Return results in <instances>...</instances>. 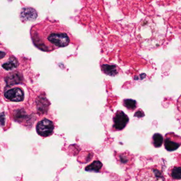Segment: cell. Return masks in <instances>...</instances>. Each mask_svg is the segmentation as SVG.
I'll list each match as a JSON object with an SVG mask.
<instances>
[{"label": "cell", "instance_id": "6da1fadb", "mask_svg": "<svg viewBox=\"0 0 181 181\" xmlns=\"http://www.w3.org/2000/svg\"><path fill=\"white\" fill-rule=\"evenodd\" d=\"M30 32L34 45L48 52L67 46L72 39L69 28L56 21H43L32 27Z\"/></svg>", "mask_w": 181, "mask_h": 181}, {"label": "cell", "instance_id": "7a4b0ae2", "mask_svg": "<svg viewBox=\"0 0 181 181\" xmlns=\"http://www.w3.org/2000/svg\"><path fill=\"white\" fill-rule=\"evenodd\" d=\"M136 177L138 181H165L162 172L154 166L140 170Z\"/></svg>", "mask_w": 181, "mask_h": 181}, {"label": "cell", "instance_id": "3957f363", "mask_svg": "<svg viewBox=\"0 0 181 181\" xmlns=\"http://www.w3.org/2000/svg\"><path fill=\"white\" fill-rule=\"evenodd\" d=\"M181 146V137L174 133H170L165 135L164 147L167 151H174Z\"/></svg>", "mask_w": 181, "mask_h": 181}, {"label": "cell", "instance_id": "277c9868", "mask_svg": "<svg viewBox=\"0 0 181 181\" xmlns=\"http://www.w3.org/2000/svg\"><path fill=\"white\" fill-rule=\"evenodd\" d=\"M54 125L51 120L44 119L38 123L36 129L39 135L43 137L50 136L54 132Z\"/></svg>", "mask_w": 181, "mask_h": 181}, {"label": "cell", "instance_id": "5b68a950", "mask_svg": "<svg viewBox=\"0 0 181 181\" xmlns=\"http://www.w3.org/2000/svg\"><path fill=\"white\" fill-rule=\"evenodd\" d=\"M113 129L114 131L123 130L129 122V118L122 111H117L113 117Z\"/></svg>", "mask_w": 181, "mask_h": 181}, {"label": "cell", "instance_id": "8992f818", "mask_svg": "<svg viewBox=\"0 0 181 181\" xmlns=\"http://www.w3.org/2000/svg\"><path fill=\"white\" fill-rule=\"evenodd\" d=\"M37 12L35 9L30 7H26L21 10L20 13V18L22 21H33L37 19Z\"/></svg>", "mask_w": 181, "mask_h": 181}, {"label": "cell", "instance_id": "52a82bcc", "mask_svg": "<svg viewBox=\"0 0 181 181\" xmlns=\"http://www.w3.org/2000/svg\"><path fill=\"white\" fill-rule=\"evenodd\" d=\"M6 99L13 102H21L24 99V93L20 88H14L8 90L4 94Z\"/></svg>", "mask_w": 181, "mask_h": 181}, {"label": "cell", "instance_id": "ba28073f", "mask_svg": "<svg viewBox=\"0 0 181 181\" xmlns=\"http://www.w3.org/2000/svg\"><path fill=\"white\" fill-rule=\"evenodd\" d=\"M101 67L103 73L112 76L117 75L119 71V68L117 66L108 63L101 64Z\"/></svg>", "mask_w": 181, "mask_h": 181}, {"label": "cell", "instance_id": "9c48e42d", "mask_svg": "<svg viewBox=\"0 0 181 181\" xmlns=\"http://www.w3.org/2000/svg\"><path fill=\"white\" fill-rule=\"evenodd\" d=\"M116 158L118 164L125 167L131 164L133 162V157L129 156V154H119Z\"/></svg>", "mask_w": 181, "mask_h": 181}, {"label": "cell", "instance_id": "30bf717a", "mask_svg": "<svg viewBox=\"0 0 181 181\" xmlns=\"http://www.w3.org/2000/svg\"><path fill=\"white\" fill-rule=\"evenodd\" d=\"M6 83L9 85L18 84L21 82V77L19 73H10L6 80Z\"/></svg>", "mask_w": 181, "mask_h": 181}, {"label": "cell", "instance_id": "8fae6325", "mask_svg": "<svg viewBox=\"0 0 181 181\" xmlns=\"http://www.w3.org/2000/svg\"><path fill=\"white\" fill-rule=\"evenodd\" d=\"M103 165L100 161H94L91 164L85 167V170L89 172H99L102 167Z\"/></svg>", "mask_w": 181, "mask_h": 181}, {"label": "cell", "instance_id": "7c38bea8", "mask_svg": "<svg viewBox=\"0 0 181 181\" xmlns=\"http://www.w3.org/2000/svg\"><path fill=\"white\" fill-rule=\"evenodd\" d=\"M18 66V62L17 60L14 57H11L9 58L8 62L6 63L3 64L2 67L4 68V69L9 71L14 69Z\"/></svg>", "mask_w": 181, "mask_h": 181}, {"label": "cell", "instance_id": "4fadbf2b", "mask_svg": "<svg viewBox=\"0 0 181 181\" xmlns=\"http://www.w3.org/2000/svg\"><path fill=\"white\" fill-rule=\"evenodd\" d=\"M170 174L173 179H181V167L174 166L172 167L170 170Z\"/></svg>", "mask_w": 181, "mask_h": 181}, {"label": "cell", "instance_id": "5bb4252c", "mask_svg": "<svg viewBox=\"0 0 181 181\" xmlns=\"http://www.w3.org/2000/svg\"><path fill=\"white\" fill-rule=\"evenodd\" d=\"M123 105L128 110L133 111L136 108L137 102L132 99H125L123 101Z\"/></svg>", "mask_w": 181, "mask_h": 181}, {"label": "cell", "instance_id": "9a60e30c", "mask_svg": "<svg viewBox=\"0 0 181 181\" xmlns=\"http://www.w3.org/2000/svg\"><path fill=\"white\" fill-rule=\"evenodd\" d=\"M163 142V137L159 134H155L153 137L152 144L156 148L160 147Z\"/></svg>", "mask_w": 181, "mask_h": 181}, {"label": "cell", "instance_id": "2e32d148", "mask_svg": "<svg viewBox=\"0 0 181 181\" xmlns=\"http://www.w3.org/2000/svg\"><path fill=\"white\" fill-rule=\"evenodd\" d=\"M26 113L24 111H23L22 110H17L14 113V118L15 119L17 120V121L21 120H23V118H24V117L26 116Z\"/></svg>", "mask_w": 181, "mask_h": 181}, {"label": "cell", "instance_id": "e0dca14e", "mask_svg": "<svg viewBox=\"0 0 181 181\" xmlns=\"http://www.w3.org/2000/svg\"><path fill=\"white\" fill-rule=\"evenodd\" d=\"M5 120H6V117L4 113H2L0 115V125L3 126L5 124Z\"/></svg>", "mask_w": 181, "mask_h": 181}, {"label": "cell", "instance_id": "ac0fdd59", "mask_svg": "<svg viewBox=\"0 0 181 181\" xmlns=\"http://www.w3.org/2000/svg\"><path fill=\"white\" fill-rule=\"evenodd\" d=\"M177 106L178 110H179V112H181V95L177 100Z\"/></svg>", "mask_w": 181, "mask_h": 181}, {"label": "cell", "instance_id": "d6986e66", "mask_svg": "<svg viewBox=\"0 0 181 181\" xmlns=\"http://www.w3.org/2000/svg\"><path fill=\"white\" fill-rule=\"evenodd\" d=\"M6 52H3V51H0V60L3 58L4 56H6Z\"/></svg>", "mask_w": 181, "mask_h": 181}]
</instances>
